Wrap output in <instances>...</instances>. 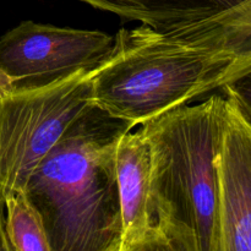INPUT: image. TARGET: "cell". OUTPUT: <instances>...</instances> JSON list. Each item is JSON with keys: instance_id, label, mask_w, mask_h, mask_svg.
<instances>
[{"instance_id": "obj_1", "label": "cell", "mask_w": 251, "mask_h": 251, "mask_svg": "<svg viewBox=\"0 0 251 251\" xmlns=\"http://www.w3.org/2000/svg\"><path fill=\"white\" fill-rule=\"evenodd\" d=\"M251 74V1L168 28L120 29L93 69L91 100L137 126Z\"/></svg>"}, {"instance_id": "obj_2", "label": "cell", "mask_w": 251, "mask_h": 251, "mask_svg": "<svg viewBox=\"0 0 251 251\" xmlns=\"http://www.w3.org/2000/svg\"><path fill=\"white\" fill-rule=\"evenodd\" d=\"M132 129L91 104L32 172L22 193L41 217L50 251H119L114 151Z\"/></svg>"}, {"instance_id": "obj_3", "label": "cell", "mask_w": 251, "mask_h": 251, "mask_svg": "<svg viewBox=\"0 0 251 251\" xmlns=\"http://www.w3.org/2000/svg\"><path fill=\"white\" fill-rule=\"evenodd\" d=\"M227 123V98L213 95L140 125L152 156L156 226L194 238L213 251L217 216V158Z\"/></svg>"}, {"instance_id": "obj_4", "label": "cell", "mask_w": 251, "mask_h": 251, "mask_svg": "<svg viewBox=\"0 0 251 251\" xmlns=\"http://www.w3.org/2000/svg\"><path fill=\"white\" fill-rule=\"evenodd\" d=\"M92 70L28 92H0V201L24 191L32 172L91 104Z\"/></svg>"}, {"instance_id": "obj_5", "label": "cell", "mask_w": 251, "mask_h": 251, "mask_svg": "<svg viewBox=\"0 0 251 251\" xmlns=\"http://www.w3.org/2000/svg\"><path fill=\"white\" fill-rule=\"evenodd\" d=\"M114 37L102 31L24 21L0 38V92L39 90L96 69Z\"/></svg>"}, {"instance_id": "obj_6", "label": "cell", "mask_w": 251, "mask_h": 251, "mask_svg": "<svg viewBox=\"0 0 251 251\" xmlns=\"http://www.w3.org/2000/svg\"><path fill=\"white\" fill-rule=\"evenodd\" d=\"M227 123L217 158L218 193L213 251H251L250 100L223 88Z\"/></svg>"}, {"instance_id": "obj_7", "label": "cell", "mask_w": 251, "mask_h": 251, "mask_svg": "<svg viewBox=\"0 0 251 251\" xmlns=\"http://www.w3.org/2000/svg\"><path fill=\"white\" fill-rule=\"evenodd\" d=\"M114 167L124 243L156 226L152 202L151 147L141 130L126 132L118 140Z\"/></svg>"}, {"instance_id": "obj_8", "label": "cell", "mask_w": 251, "mask_h": 251, "mask_svg": "<svg viewBox=\"0 0 251 251\" xmlns=\"http://www.w3.org/2000/svg\"><path fill=\"white\" fill-rule=\"evenodd\" d=\"M126 21L163 29L215 16L251 0H81Z\"/></svg>"}, {"instance_id": "obj_9", "label": "cell", "mask_w": 251, "mask_h": 251, "mask_svg": "<svg viewBox=\"0 0 251 251\" xmlns=\"http://www.w3.org/2000/svg\"><path fill=\"white\" fill-rule=\"evenodd\" d=\"M4 212L12 251H50L41 217L22 191L4 201Z\"/></svg>"}, {"instance_id": "obj_10", "label": "cell", "mask_w": 251, "mask_h": 251, "mask_svg": "<svg viewBox=\"0 0 251 251\" xmlns=\"http://www.w3.org/2000/svg\"><path fill=\"white\" fill-rule=\"evenodd\" d=\"M119 251H198V247L186 233L153 226L140 237L122 243Z\"/></svg>"}, {"instance_id": "obj_11", "label": "cell", "mask_w": 251, "mask_h": 251, "mask_svg": "<svg viewBox=\"0 0 251 251\" xmlns=\"http://www.w3.org/2000/svg\"><path fill=\"white\" fill-rule=\"evenodd\" d=\"M0 251H12L9 240H7L6 230H5L4 202L1 201H0Z\"/></svg>"}]
</instances>
